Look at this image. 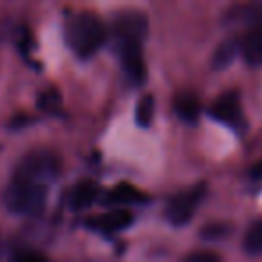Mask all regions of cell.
<instances>
[{
	"mask_svg": "<svg viewBox=\"0 0 262 262\" xmlns=\"http://www.w3.org/2000/svg\"><path fill=\"white\" fill-rule=\"evenodd\" d=\"M61 160L51 149H33L24 155L4 190V205L16 215H38L47 205L49 189L58 178Z\"/></svg>",
	"mask_w": 262,
	"mask_h": 262,
	"instance_id": "cell-1",
	"label": "cell"
},
{
	"mask_svg": "<svg viewBox=\"0 0 262 262\" xmlns=\"http://www.w3.org/2000/svg\"><path fill=\"white\" fill-rule=\"evenodd\" d=\"M113 33L117 38L120 63L129 83L142 84L147 77L146 61H144L142 40L147 34V18L139 11L120 13L115 20Z\"/></svg>",
	"mask_w": 262,
	"mask_h": 262,
	"instance_id": "cell-2",
	"label": "cell"
},
{
	"mask_svg": "<svg viewBox=\"0 0 262 262\" xmlns=\"http://www.w3.org/2000/svg\"><path fill=\"white\" fill-rule=\"evenodd\" d=\"M67 43L79 58H92L106 41V27L95 13L81 11L67 24Z\"/></svg>",
	"mask_w": 262,
	"mask_h": 262,
	"instance_id": "cell-3",
	"label": "cell"
},
{
	"mask_svg": "<svg viewBox=\"0 0 262 262\" xmlns=\"http://www.w3.org/2000/svg\"><path fill=\"white\" fill-rule=\"evenodd\" d=\"M205 190H207L205 183H200V185L192 187V189H187L183 192L176 194L167 203V208H165V217L169 219V223H172L176 226L187 225L192 219L200 203L203 201Z\"/></svg>",
	"mask_w": 262,
	"mask_h": 262,
	"instance_id": "cell-4",
	"label": "cell"
},
{
	"mask_svg": "<svg viewBox=\"0 0 262 262\" xmlns=\"http://www.w3.org/2000/svg\"><path fill=\"white\" fill-rule=\"evenodd\" d=\"M212 117L217 119L219 122L226 124L230 127H243L244 126V115H243V106H241L239 92L230 90L225 92L215 99L214 106H212Z\"/></svg>",
	"mask_w": 262,
	"mask_h": 262,
	"instance_id": "cell-5",
	"label": "cell"
},
{
	"mask_svg": "<svg viewBox=\"0 0 262 262\" xmlns=\"http://www.w3.org/2000/svg\"><path fill=\"white\" fill-rule=\"evenodd\" d=\"M133 221H135V217H133V214H131L129 210H126V208H117V210L90 217L86 221V226L94 230V232L117 233V232H122L127 226H131Z\"/></svg>",
	"mask_w": 262,
	"mask_h": 262,
	"instance_id": "cell-6",
	"label": "cell"
},
{
	"mask_svg": "<svg viewBox=\"0 0 262 262\" xmlns=\"http://www.w3.org/2000/svg\"><path fill=\"white\" fill-rule=\"evenodd\" d=\"M104 200L108 205H142L147 201V196L131 183H119L108 190Z\"/></svg>",
	"mask_w": 262,
	"mask_h": 262,
	"instance_id": "cell-7",
	"label": "cell"
},
{
	"mask_svg": "<svg viewBox=\"0 0 262 262\" xmlns=\"http://www.w3.org/2000/svg\"><path fill=\"white\" fill-rule=\"evenodd\" d=\"M241 51L250 65H260L262 63V20L251 26V29L244 36Z\"/></svg>",
	"mask_w": 262,
	"mask_h": 262,
	"instance_id": "cell-8",
	"label": "cell"
},
{
	"mask_svg": "<svg viewBox=\"0 0 262 262\" xmlns=\"http://www.w3.org/2000/svg\"><path fill=\"white\" fill-rule=\"evenodd\" d=\"M99 194V185L92 180H83L79 182L70 192V207L76 210H84L95 201Z\"/></svg>",
	"mask_w": 262,
	"mask_h": 262,
	"instance_id": "cell-9",
	"label": "cell"
},
{
	"mask_svg": "<svg viewBox=\"0 0 262 262\" xmlns=\"http://www.w3.org/2000/svg\"><path fill=\"white\" fill-rule=\"evenodd\" d=\"M174 112L178 113L180 119L187 120V122H194L200 117V99L192 92H182L174 97Z\"/></svg>",
	"mask_w": 262,
	"mask_h": 262,
	"instance_id": "cell-10",
	"label": "cell"
},
{
	"mask_svg": "<svg viewBox=\"0 0 262 262\" xmlns=\"http://www.w3.org/2000/svg\"><path fill=\"white\" fill-rule=\"evenodd\" d=\"M155 119V97L146 94L139 99L135 106V120L140 127H149Z\"/></svg>",
	"mask_w": 262,
	"mask_h": 262,
	"instance_id": "cell-11",
	"label": "cell"
},
{
	"mask_svg": "<svg viewBox=\"0 0 262 262\" xmlns=\"http://www.w3.org/2000/svg\"><path fill=\"white\" fill-rule=\"evenodd\" d=\"M244 250L250 255L262 253V217L253 221L244 235Z\"/></svg>",
	"mask_w": 262,
	"mask_h": 262,
	"instance_id": "cell-12",
	"label": "cell"
},
{
	"mask_svg": "<svg viewBox=\"0 0 262 262\" xmlns=\"http://www.w3.org/2000/svg\"><path fill=\"white\" fill-rule=\"evenodd\" d=\"M235 49H237V43L233 40L223 41V43L217 47V51H215V54H214V67H215V69H225V67H228L230 63L233 61Z\"/></svg>",
	"mask_w": 262,
	"mask_h": 262,
	"instance_id": "cell-13",
	"label": "cell"
},
{
	"mask_svg": "<svg viewBox=\"0 0 262 262\" xmlns=\"http://www.w3.org/2000/svg\"><path fill=\"white\" fill-rule=\"evenodd\" d=\"M38 106H40V110L49 113L58 112V108L61 106V95H59V92L56 88H47L38 97Z\"/></svg>",
	"mask_w": 262,
	"mask_h": 262,
	"instance_id": "cell-14",
	"label": "cell"
},
{
	"mask_svg": "<svg viewBox=\"0 0 262 262\" xmlns=\"http://www.w3.org/2000/svg\"><path fill=\"white\" fill-rule=\"evenodd\" d=\"M183 262H221V257L214 251L208 250H200V251H192L185 257Z\"/></svg>",
	"mask_w": 262,
	"mask_h": 262,
	"instance_id": "cell-15",
	"label": "cell"
},
{
	"mask_svg": "<svg viewBox=\"0 0 262 262\" xmlns=\"http://www.w3.org/2000/svg\"><path fill=\"white\" fill-rule=\"evenodd\" d=\"M13 262H49L47 257L40 251H33V250H26L20 251L13 257Z\"/></svg>",
	"mask_w": 262,
	"mask_h": 262,
	"instance_id": "cell-16",
	"label": "cell"
},
{
	"mask_svg": "<svg viewBox=\"0 0 262 262\" xmlns=\"http://www.w3.org/2000/svg\"><path fill=\"white\" fill-rule=\"evenodd\" d=\"M226 233H228V226L221 225V223H214V225L205 226L201 235H205L207 239H219V237L226 235Z\"/></svg>",
	"mask_w": 262,
	"mask_h": 262,
	"instance_id": "cell-17",
	"label": "cell"
},
{
	"mask_svg": "<svg viewBox=\"0 0 262 262\" xmlns=\"http://www.w3.org/2000/svg\"><path fill=\"white\" fill-rule=\"evenodd\" d=\"M250 176L255 180H262V160L257 162V164L250 169Z\"/></svg>",
	"mask_w": 262,
	"mask_h": 262,
	"instance_id": "cell-18",
	"label": "cell"
}]
</instances>
